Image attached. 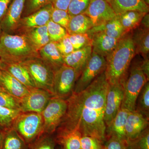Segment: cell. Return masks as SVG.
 <instances>
[{
	"mask_svg": "<svg viewBox=\"0 0 149 149\" xmlns=\"http://www.w3.org/2000/svg\"><path fill=\"white\" fill-rule=\"evenodd\" d=\"M149 124V120L141 113L136 111H130L126 119L125 125L127 141L137 138L148 128Z\"/></svg>",
	"mask_w": 149,
	"mask_h": 149,
	"instance_id": "9a60e30c",
	"label": "cell"
},
{
	"mask_svg": "<svg viewBox=\"0 0 149 149\" xmlns=\"http://www.w3.org/2000/svg\"><path fill=\"white\" fill-rule=\"evenodd\" d=\"M3 63V68L29 90L36 88L27 70L20 63Z\"/></svg>",
	"mask_w": 149,
	"mask_h": 149,
	"instance_id": "cb8c5ba5",
	"label": "cell"
},
{
	"mask_svg": "<svg viewBox=\"0 0 149 149\" xmlns=\"http://www.w3.org/2000/svg\"><path fill=\"white\" fill-rule=\"evenodd\" d=\"M146 13L138 11H129L117 15L123 27L128 33L140 26L142 19Z\"/></svg>",
	"mask_w": 149,
	"mask_h": 149,
	"instance_id": "4316f807",
	"label": "cell"
},
{
	"mask_svg": "<svg viewBox=\"0 0 149 149\" xmlns=\"http://www.w3.org/2000/svg\"><path fill=\"white\" fill-rule=\"evenodd\" d=\"M21 64L28 70L36 88L47 91L54 96L53 86L54 72L50 67L40 57L29 59Z\"/></svg>",
	"mask_w": 149,
	"mask_h": 149,
	"instance_id": "8992f818",
	"label": "cell"
},
{
	"mask_svg": "<svg viewBox=\"0 0 149 149\" xmlns=\"http://www.w3.org/2000/svg\"><path fill=\"white\" fill-rule=\"evenodd\" d=\"M92 40L93 52L106 58L114 49L120 39L109 37L102 32L88 34Z\"/></svg>",
	"mask_w": 149,
	"mask_h": 149,
	"instance_id": "5bb4252c",
	"label": "cell"
},
{
	"mask_svg": "<svg viewBox=\"0 0 149 149\" xmlns=\"http://www.w3.org/2000/svg\"><path fill=\"white\" fill-rule=\"evenodd\" d=\"M21 113L19 109L0 106V125L5 129L10 128L14 121Z\"/></svg>",
	"mask_w": 149,
	"mask_h": 149,
	"instance_id": "4dcf8cb0",
	"label": "cell"
},
{
	"mask_svg": "<svg viewBox=\"0 0 149 149\" xmlns=\"http://www.w3.org/2000/svg\"><path fill=\"white\" fill-rule=\"evenodd\" d=\"M83 14L90 18L93 27L104 24L116 16L110 4L105 0H91Z\"/></svg>",
	"mask_w": 149,
	"mask_h": 149,
	"instance_id": "8fae6325",
	"label": "cell"
},
{
	"mask_svg": "<svg viewBox=\"0 0 149 149\" xmlns=\"http://www.w3.org/2000/svg\"><path fill=\"white\" fill-rule=\"evenodd\" d=\"M27 146L43 135V120L42 114L36 112H22L11 126Z\"/></svg>",
	"mask_w": 149,
	"mask_h": 149,
	"instance_id": "5b68a950",
	"label": "cell"
},
{
	"mask_svg": "<svg viewBox=\"0 0 149 149\" xmlns=\"http://www.w3.org/2000/svg\"><path fill=\"white\" fill-rule=\"evenodd\" d=\"M39 51L25 34L11 35L5 32L0 38V59L6 63H20L39 57Z\"/></svg>",
	"mask_w": 149,
	"mask_h": 149,
	"instance_id": "3957f363",
	"label": "cell"
},
{
	"mask_svg": "<svg viewBox=\"0 0 149 149\" xmlns=\"http://www.w3.org/2000/svg\"><path fill=\"white\" fill-rule=\"evenodd\" d=\"M81 149H102L104 143L99 139L90 136H82Z\"/></svg>",
	"mask_w": 149,
	"mask_h": 149,
	"instance_id": "ab89813d",
	"label": "cell"
},
{
	"mask_svg": "<svg viewBox=\"0 0 149 149\" xmlns=\"http://www.w3.org/2000/svg\"><path fill=\"white\" fill-rule=\"evenodd\" d=\"M78 78V74L73 68L63 64L54 73V96L65 100L68 98L73 93Z\"/></svg>",
	"mask_w": 149,
	"mask_h": 149,
	"instance_id": "9c48e42d",
	"label": "cell"
},
{
	"mask_svg": "<svg viewBox=\"0 0 149 149\" xmlns=\"http://www.w3.org/2000/svg\"><path fill=\"white\" fill-rule=\"evenodd\" d=\"M110 5L116 15L129 11L149 13L148 5L143 0H111Z\"/></svg>",
	"mask_w": 149,
	"mask_h": 149,
	"instance_id": "7402d4cb",
	"label": "cell"
},
{
	"mask_svg": "<svg viewBox=\"0 0 149 149\" xmlns=\"http://www.w3.org/2000/svg\"><path fill=\"white\" fill-rule=\"evenodd\" d=\"M53 6L51 3L40 10L21 18L17 29L22 30L24 33L37 27L47 25L51 20Z\"/></svg>",
	"mask_w": 149,
	"mask_h": 149,
	"instance_id": "4fadbf2b",
	"label": "cell"
},
{
	"mask_svg": "<svg viewBox=\"0 0 149 149\" xmlns=\"http://www.w3.org/2000/svg\"><path fill=\"white\" fill-rule=\"evenodd\" d=\"M0 91H1V92H6V93H7V92H6V91L5 90L4 88H3L2 87H1V86H0Z\"/></svg>",
	"mask_w": 149,
	"mask_h": 149,
	"instance_id": "681fc988",
	"label": "cell"
},
{
	"mask_svg": "<svg viewBox=\"0 0 149 149\" xmlns=\"http://www.w3.org/2000/svg\"><path fill=\"white\" fill-rule=\"evenodd\" d=\"M4 130L2 131L0 130V149L1 148L3 138Z\"/></svg>",
	"mask_w": 149,
	"mask_h": 149,
	"instance_id": "7dc6e473",
	"label": "cell"
},
{
	"mask_svg": "<svg viewBox=\"0 0 149 149\" xmlns=\"http://www.w3.org/2000/svg\"><path fill=\"white\" fill-rule=\"evenodd\" d=\"M72 0H50L54 8L67 11Z\"/></svg>",
	"mask_w": 149,
	"mask_h": 149,
	"instance_id": "7bdbcfd3",
	"label": "cell"
},
{
	"mask_svg": "<svg viewBox=\"0 0 149 149\" xmlns=\"http://www.w3.org/2000/svg\"><path fill=\"white\" fill-rule=\"evenodd\" d=\"M141 60L133 58L128 76L123 84L124 93L121 109L130 111H135L136 100L140 91L149 80L141 69Z\"/></svg>",
	"mask_w": 149,
	"mask_h": 149,
	"instance_id": "277c9868",
	"label": "cell"
},
{
	"mask_svg": "<svg viewBox=\"0 0 149 149\" xmlns=\"http://www.w3.org/2000/svg\"><path fill=\"white\" fill-rule=\"evenodd\" d=\"M130 111L120 109L114 118L106 128V139L111 137H115L127 142L125 134V125L126 119Z\"/></svg>",
	"mask_w": 149,
	"mask_h": 149,
	"instance_id": "d6986e66",
	"label": "cell"
},
{
	"mask_svg": "<svg viewBox=\"0 0 149 149\" xmlns=\"http://www.w3.org/2000/svg\"><path fill=\"white\" fill-rule=\"evenodd\" d=\"M69 37L74 50L92 46V40L87 33L69 35Z\"/></svg>",
	"mask_w": 149,
	"mask_h": 149,
	"instance_id": "e575fe53",
	"label": "cell"
},
{
	"mask_svg": "<svg viewBox=\"0 0 149 149\" xmlns=\"http://www.w3.org/2000/svg\"><path fill=\"white\" fill-rule=\"evenodd\" d=\"M66 100L52 97L42 113L43 120V134L53 135L58 127L67 109Z\"/></svg>",
	"mask_w": 149,
	"mask_h": 149,
	"instance_id": "52a82bcc",
	"label": "cell"
},
{
	"mask_svg": "<svg viewBox=\"0 0 149 149\" xmlns=\"http://www.w3.org/2000/svg\"><path fill=\"white\" fill-rule=\"evenodd\" d=\"M93 27L91 19L85 14L70 17L67 32L68 35L83 34L88 32Z\"/></svg>",
	"mask_w": 149,
	"mask_h": 149,
	"instance_id": "484cf974",
	"label": "cell"
},
{
	"mask_svg": "<svg viewBox=\"0 0 149 149\" xmlns=\"http://www.w3.org/2000/svg\"><path fill=\"white\" fill-rule=\"evenodd\" d=\"M24 34L29 37L38 51L50 42L47 25L32 29Z\"/></svg>",
	"mask_w": 149,
	"mask_h": 149,
	"instance_id": "f1b7e54d",
	"label": "cell"
},
{
	"mask_svg": "<svg viewBox=\"0 0 149 149\" xmlns=\"http://www.w3.org/2000/svg\"><path fill=\"white\" fill-rule=\"evenodd\" d=\"M131 35L136 55L142 56L143 58L149 57V29L140 25L131 32Z\"/></svg>",
	"mask_w": 149,
	"mask_h": 149,
	"instance_id": "44dd1931",
	"label": "cell"
},
{
	"mask_svg": "<svg viewBox=\"0 0 149 149\" xmlns=\"http://www.w3.org/2000/svg\"><path fill=\"white\" fill-rule=\"evenodd\" d=\"M141 26L146 29H149V13H146L142 19L141 23Z\"/></svg>",
	"mask_w": 149,
	"mask_h": 149,
	"instance_id": "bcb514c9",
	"label": "cell"
},
{
	"mask_svg": "<svg viewBox=\"0 0 149 149\" xmlns=\"http://www.w3.org/2000/svg\"><path fill=\"white\" fill-rule=\"evenodd\" d=\"M48 35L50 42H58L68 34L67 30L59 24L50 20L47 24Z\"/></svg>",
	"mask_w": 149,
	"mask_h": 149,
	"instance_id": "836d02e7",
	"label": "cell"
},
{
	"mask_svg": "<svg viewBox=\"0 0 149 149\" xmlns=\"http://www.w3.org/2000/svg\"><path fill=\"white\" fill-rule=\"evenodd\" d=\"M0 85L7 93L18 100L29 93V90L3 68L0 77Z\"/></svg>",
	"mask_w": 149,
	"mask_h": 149,
	"instance_id": "2e32d148",
	"label": "cell"
},
{
	"mask_svg": "<svg viewBox=\"0 0 149 149\" xmlns=\"http://www.w3.org/2000/svg\"><path fill=\"white\" fill-rule=\"evenodd\" d=\"M141 66L142 71L143 72L147 79L149 80V57L141 60Z\"/></svg>",
	"mask_w": 149,
	"mask_h": 149,
	"instance_id": "f6af8a7d",
	"label": "cell"
},
{
	"mask_svg": "<svg viewBox=\"0 0 149 149\" xmlns=\"http://www.w3.org/2000/svg\"><path fill=\"white\" fill-rule=\"evenodd\" d=\"M0 106L9 108L20 110L19 100L8 93L0 91Z\"/></svg>",
	"mask_w": 149,
	"mask_h": 149,
	"instance_id": "60d3db41",
	"label": "cell"
},
{
	"mask_svg": "<svg viewBox=\"0 0 149 149\" xmlns=\"http://www.w3.org/2000/svg\"><path fill=\"white\" fill-rule=\"evenodd\" d=\"M136 55L131 32H128L120 38L114 49L105 58L104 72L109 83L123 86L131 62Z\"/></svg>",
	"mask_w": 149,
	"mask_h": 149,
	"instance_id": "7a4b0ae2",
	"label": "cell"
},
{
	"mask_svg": "<svg viewBox=\"0 0 149 149\" xmlns=\"http://www.w3.org/2000/svg\"><path fill=\"white\" fill-rule=\"evenodd\" d=\"M124 88L120 84H109L107 91L104 121L107 126L109 125L121 109Z\"/></svg>",
	"mask_w": 149,
	"mask_h": 149,
	"instance_id": "7c38bea8",
	"label": "cell"
},
{
	"mask_svg": "<svg viewBox=\"0 0 149 149\" xmlns=\"http://www.w3.org/2000/svg\"><path fill=\"white\" fill-rule=\"evenodd\" d=\"M26 0H13L5 16L2 19L3 26L6 31L17 29L23 13Z\"/></svg>",
	"mask_w": 149,
	"mask_h": 149,
	"instance_id": "ac0fdd59",
	"label": "cell"
},
{
	"mask_svg": "<svg viewBox=\"0 0 149 149\" xmlns=\"http://www.w3.org/2000/svg\"><path fill=\"white\" fill-rule=\"evenodd\" d=\"M106 66L105 58L92 52L90 59L76 81L73 93L84 91L97 77L105 72Z\"/></svg>",
	"mask_w": 149,
	"mask_h": 149,
	"instance_id": "ba28073f",
	"label": "cell"
},
{
	"mask_svg": "<svg viewBox=\"0 0 149 149\" xmlns=\"http://www.w3.org/2000/svg\"><path fill=\"white\" fill-rule=\"evenodd\" d=\"M40 58L56 71L64 64L63 58L56 46L55 43L50 42L39 51Z\"/></svg>",
	"mask_w": 149,
	"mask_h": 149,
	"instance_id": "ffe728a7",
	"label": "cell"
},
{
	"mask_svg": "<svg viewBox=\"0 0 149 149\" xmlns=\"http://www.w3.org/2000/svg\"><path fill=\"white\" fill-rule=\"evenodd\" d=\"M135 111L149 120V83L141 89L136 100Z\"/></svg>",
	"mask_w": 149,
	"mask_h": 149,
	"instance_id": "f546056e",
	"label": "cell"
},
{
	"mask_svg": "<svg viewBox=\"0 0 149 149\" xmlns=\"http://www.w3.org/2000/svg\"><path fill=\"white\" fill-rule=\"evenodd\" d=\"M147 1H148V3L149 4V0H147Z\"/></svg>",
	"mask_w": 149,
	"mask_h": 149,
	"instance_id": "db71d44e",
	"label": "cell"
},
{
	"mask_svg": "<svg viewBox=\"0 0 149 149\" xmlns=\"http://www.w3.org/2000/svg\"><path fill=\"white\" fill-rule=\"evenodd\" d=\"M70 17L67 11L53 8L51 14V19L67 30Z\"/></svg>",
	"mask_w": 149,
	"mask_h": 149,
	"instance_id": "8d00e7d4",
	"label": "cell"
},
{
	"mask_svg": "<svg viewBox=\"0 0 149 149\" xmlns=\"http://www.w3.org/2000/svg\"><path fill=\"white\" fill-rule=\"evenodd\" d=\"M3 69V63L2 61L0 59V77H1V74L2 70ZM1 86V85H0Z\"/></svg>",
	"mask_w": 149,
	"mask_h": 149,
	"instance_id": "c3c4849f",
	"label": "cell"
},
{
	"mask_svg": "<svg viewBox=\"0 0 149 149\" xmlns=\"http://www.w3.org/2000/svg\"><path fill=\"white\" fill-rule=\"evenodd\" d=\"M50 3V0H26L23 13L27 16ZM22 13V14H23Z\"/></svg>",
	"mask_w": 149,
	"mask_h": 149,
	"instance_id": "74e56055",
	"label": "cell"
},
{
	"mask_svg": "<svg viewBox=\"0 0 149 149\" xmlns=\"http://www.w3.org/2000/svg\"><path fill=\"white\" fill-rule=\"evenodd\" d=\"M91 0H72L68 9L70 17L84 13L87 10Z\"/></svg>",
	"mask_w": 149,
	"mask_h": 149,
	"instance_id": "d590c367",
	"label": "cell"
},
{
	"mask_svg": "<svg viewBox=\"0 0 149 149\" xmlns=\"http://www.w3.org/2000/svg\"><path fill=\"white\" fill-rule=\"evenodd\" d=\"M1 149H27V146L11 127L5 129Z\"/></svg>",
	"mask_w": 149,
	"mask_h": 149,
	"instance_id": "83f0119b",
	"label": "cell"
},
{
	"mask_svg": "<svg viewBox=\"0 0 149 149\" xmlns=\"http://www.w3.org/2000/svg\"><path fill=\"white\" fill-rule=\"evenodd\" d=\"M127 142L115 137H111L106 139L102 149H127Z\"/></svg>",
	"mask_w": 149,
	"mask_h": 149,
	"instance_id": "b9f144b4",
	"label": "cell"
},
{
	"mask_svg": "<svg viewBox=\"0 0 149 149\" xmlns=\"http://www.w3.org/2000/svg\"><path fill=\"white\" fill-rule=\"evenodd\" d=\"M54 136L56 143L61 149H81V133L78 130L70 132L56 133Z\"/></svg>",
	"mask_w": 149,
	"mask_h": 149,
	"instance_id": "d4e9b609",
	"label": "cell"
},
{
	"mask_svg": "<svg viewBox=\"0 0 149 149\" xmlns=\"http://www.w3.org/2000/svg\"><path fill=\"white\" fill-rule=\"evenodd\" d=\"M1 27H0V38H1Z\"/></svg>",
	"mask_w": 149,
	"mask_h": 149,
	"instance_id": "f5cc1de1",
	"label": "cell"
},
{
	"mask_svg": "<svg viewBox=\"0 0 149 149\" xmlns=\"http://www.w3.org/2000/svg\"><path fill=\"white\" fill-rule=\"evenodd\" d=\"M104 72L84 91L73 93L66 99L67 109L56 133L78 130L81 136L95 137L104 143V117L109 86Z\"/></svg>",
	"mask_w": 149,
	"mask_h": 149,
	"instance_id": "6da1fadb",
	"label": "cell"
},
{
	"mask_svg": "<svg viewBox=\"0 0 149 149\" xmlns=\"http://www.w3.org/2000/svg\"><path fill=\"white\" fill-rule=\"evenodd\" d=\"M127 149H149V128L136 139L127 141Z\"/></svg>",
	"mask_w": 149,
	"mask_h": 149,
	"instance_id": "d6a6232c",
	"label": "cell"
},
{
	"mask_svg": "<svg viewBox=\"0 0 149 149\" xmlns=\"http://www.w3.org/2000/svg\"><path fill=\"white\" fill-rule=\"evenodd\" d=\"M98 32H104L108 36L117 39H120L127 33L121 25L117 15L104 24L92 27L87 33L90 34Z\"/></svg>",
	"mask_w": 149,
	"mask_h": 149,
	"instance_id": "603a6c76",
	"label": "cell"
},
{
	"mask_svg": "<svg viewBox=\"0 0 149 149\" xmlns=\"http://www.w3.org/2000/svg\"><path fill=\"white\" fill-rule=\"evenodd\" d=\"M54 96L48 91L37 88L29 90V93L19 100V109L22 112H36L42 113Z\"/></svg>",
	"mask_w": 149,
	"mask_h": 149,
	"instance_id": "30bf717a",
	"label": "cell"
},
{
	"mask_svg": "<svg viewBox=\"0 0 149 149\" xmlns=\"http://www.w3.org/2000/svg\"><path fill=\"white\" fill-rule=\"evenodd\" d=\"M105 1H107L110 4L111 0H105Z\"/></svg>",
	"mask_w": 149,
	"mask_h": 149,
	"instance_id": "816d5d0a",
	"label": "cell"
},
{
	"mask_svg": "<svg viewBox=\"0 0 149 149\" xmlns=\"http://www.w3.org/2000/svg\"><path fill=\"white\" fill-rule=\"evenodd\" d=\"M143 1H144L145 2H146V3L148 5H149V4L148 3V1H147V0H143Z\"/></svg>",
	"mask_w": 149,
	"mask_h": 149,
	"instance_id": "f907efd6",
	"label": "cell"
},
{
	"mask_svg": "<svg viewBox=\"0 0 149 149\" xmlns=\"http://www.w3.org/2000/svg\"><path fill=\"white\" fill-rule=\"evenodd\" d=\"M13 0H0V21L5 16Z\"/></svg>",
	"mask_w": 149,
	"mask_h": 149,
	"instance_id": "ee69618b",
	"label": "cell"
},
{
	"mask_svg": "<svg viewBox=\"0 0 149 149\" xmlns=\"http://www.w3.org/2000/svg\"><path fill=\"white\" fill-rule=\"evenodd\" d=\"M56 145L54 134H43L33 143L27 146V149H55Z\"/></svg>",
	"mask_w": 149,
	"mask_h": 149,
	"instance_id": "1f68e13d",
	"label": "cell"
},
{
	"mask_svg": "<svg viewBox=\"0 0 149 149\" xmlns=\"http://www.w3.org/2000/svg\"><path fill=\"white\" fill-rule=\"evenodd\" d=\"M92 46H88L74 50L68 55L63 57L64 64L73 68L80 76L81 72L92 55Z\"/></svg>",
	"mask_w": 149,
	"mask_h": 149,
	"instance_id": "e0dca14e",
	"label": "cell"
},
{
	"mask_svg": "<svg viewBox=\"0 0 149 149\" xmlns=\"http://www.w3.org/2000/svg\"><path fill=\"white\" fill-rule=\"evenodd\" d=\"M55 43L59 52L63 57L68 55L74 51L68 34H67L61 40Z\"/></svg>",
	"mask_w": 149,
	"mask_h": 149,
	"instance_id": "f35d334b",
	"label": "cell"
}]
</instances>
